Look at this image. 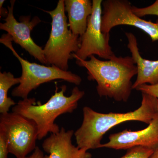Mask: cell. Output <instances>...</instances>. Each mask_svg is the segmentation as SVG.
Wrapping results in <instances>:
<instances>
[{"label": "cell", "mask_w": 158, "mask_h": 158, "mask_svg": "<svg viewBox=\"0 0 158 158\" xmlns=\"http://www.w3.org/2000/svg\"><path fill=\"white\" fill-rule=\"evenodd\" d=\"M73 130L66 131L64 127L60 131L52 134L44 140L42 148L48 155L44 158H91L92 155L72 144Z\"/></svg>", "instance_id": "8fae6325"}, {"label": "cell", "mask_w": 158, "mask_h": 158, "mask_svg": "<svg viewBox=\"0 0 158 158\" xmlns=\"http://www.w3.org/2000/svg\"><path fill=\"white\" fill-rule=\"evenodd\" d=\"M135 90L141 91V93L147 94L158 99V84L155 85L144 84L139 86Z\"/></svg>", "instance_id": "e0dca14e"}, {"label": "cell", "mask_w": 158, "mask_h": 158, "mask_svg": "<svg viewBox=\"0 0 158 158\" xmlns=\"http://www.w3.org/2000/svg\"><path fill=\"white\" fill-rule=\"evenodd\" d=\"M9 142L4 133L0 131V158H8Z\"/></svg>", "instance_id": "ac0fdd59"}, {"label": "cell", "mask_w": 158, "mask_h": 158, "mask_svg": "<svg viewBox=\"0 0 158 158\" xmlns=\"http://www.w3.org/2000/svg\"><path fill=\"white\" fill-rule=\"evenodd\" d=\"M44 154L42 151L37 146L31 155L24 158H44Z\"/></svg>", "instance_id": "d6986e66"}, {"label": "cell", "mask_w": 158, "mask_h": 158, "mask_svg": "<svg viewBox=\"0 0 158 158\" xmlns=\"http://www.w3.org/2000/svg\"><path fill=\"white\" fill-rule=\"evenodd\" d=\"M132 10L136 15L141 18L148 15L158 16V0H156L152 5L144 8H138L132 6Z\"/></svg>", "instance_id": "2e32d148"}, {"label": "cell", "mask_w": 158, "mask_h": 158, "mask_svg": "<svg viewBox=\"0 0 158 158\" xmlns=\"http://www.w3.org/2000/svg\"><path fill=\"white\" fill-rule=\"evenodd\" d=\"M143 146L155 149L158 146V113L147 127L138 131L126 130L110 135L109 141L101 148L116 150L129 149Z\"/></svg>", "instance_id": "30bf717a"}, {"label": "cell", "mask_w": 158, "mask_h": 158, "mask_svg": "<svg viewBox=\"0 0 158 158\" xmlns=\"http://www.w3.org/2000/svg\"><path fill=\"white\" fill-rule=\"evenodd\" d=\"M89 60H76L77 65L87 70L88 78L97 83L99 96L117 102H127L133 85L131 80L137 75L138 69L131 56L117 57L102 61L91 56Z\"/></svg>", "instance_id": "7a4b0ae2"}, {"label": "cell", "mask_w": 158, "mask_h": 158, "mask_svg": "<svg viewBox=\"0 0 158 158\" xmlns=\"http://www.w3.org/2000/svg\"><path fill=\"white\" fill-rule=\"evenodd\" d=\"M5 0H1L0 1V16L1 17H6L9 13L8 9L7 10L6 8L3 7V4L5 2Z\"/></svg>", "instance_id": "ffe728a7"}, {"label": "cell", "mask_w": 158, "mask_h": 158, "mask_svg": "<svg viewBox=\"0 0 158 158\" xmlns=\"http://www.w3.org/2000/svg\"><path fill=\"white\" fill-rule=\"evenodd\" d=\"M157 108H158V105H157Z\"/></svg>", "instance_id": "7402d4cb"}, {"label": "cell", "mask_w": 158, "mask_h": 158, "mask_svg": "<svg viewBox=\"0 0 158 158\" xmlns=\"http://www.w3.org/2000/svg\"><path fill=\"white\" fill-rule=\"evenodd\" d=\"M158 98L142 93L141 106L137 110L126 113H102L85 106L81 127L74 132L77 146L88 151L101 148L104 135L112 128L130 121L149 124L158 113Z\"/></svg>", "instance_id": "6da1fadb"}, {"label": "cell", "mask_w": 158, "mask_h": 158, "mask_svg": "<svg viewBox=\"0 0 158 158\" xmlns=\"http://www.w3.org/2000/svg\"><path fill=\"white\" fill-rule=\"evenodd\" d=\"M65 11L68 13V26L75 35L81 37L88 26L92 14V2L90 0H65Z\"/></svg>", "instance_id": "4fadbf2b"}, {"label": "cell", "mask_w": 158, "mask_h": 158, "mask_svg": "<svg viewBox=\"0 0 158 158\" xmlns=\"http://www.w3.org/2000/svg\"><path fill=\"white\" fill-rule=\"evenodd\" d=\"M15 1H10V6H8L9 13L4 19L5 22L0 23V29L6 31L12 40L24 49L31 56L44 64H46L43 49L37 45L31 37V32L41 22L39 18L35 16L31 19V16H21L19 17L20 22L15 19L13 10Z\"/></svg>", "instance_id": "9c48e42d"}, {"label": "cell", "mask_w": 158, "mask_h": 158, "mask_svg": "<svg viewBox=\"0 0 158 158\" xmlns=\"http://www.w3.org/2000/svg\"><path fill=\"white\" fill-rule=\"evenodd\" d=\"M0 131L9 142V152L16 158H24L36 149L38 132L33 120L12 112L1 114Z\"/></svg>", "instance_id": "8992f818"}, {"label": "cell", "mask_w": 158, "mask_h": 158, "mask_svg": "<svg viewBox=\"0 0 158 158\" xmlns=\"http://www.w3.org/2000/svg\"><path fill=\"white\" fill-rule=\"evenodd\" d=\"M127 39V48L138 69L137 77L133 85V89L144 84L155 85L158 84V60L144 59L139 52L137 38L132 33H125Z\"/></svg>", "instance_id": "7c38bea8"}, {"label": "cell", "mask_w": 158, "mask_h": 158, "mask_svg": "<svg viewBox=\"0 0 158 158\" xmlns=\"http://www.w3.org/2000/svg\"><path fill=\"white\" fill-rule=\"evenodd\" d=\"M149 158H158V146L155 149L152 154Z\"/></svg>", "instance_id": "44dd1931"}, {"label": "cell", "mask_w": 158, "mask_h": 158, "mask_svg": "<svg viewBox=\"0 0 158 158\" xmlns=\"http://www.w3.org/2000/svg\"><path fill=\"white\" fill-rule=\"evenodd\" d=\"M66 90L65 85L59 91L56 87L55 94L43 104H37L34 98L23 99L12 108V112L35 122L38 129V140H41L49 133L60 131L59 126L55 123L56 119L64 113H73L85 94V91L75 87L70 96H66L64 94Z\"/></svg>", "instance_id": "3957f363"}, {"label": "cell", "mask_w": 158, "mask_h": 158, "mask_svg": "<svg viewBox=\"0 0 158 158\" xmlns=\"http://www.w3.org/2000/svg\"><path fill=\"white\" fill-rule=\"evenodd\" d=\"M102 0L92 1V14L88 19L85 33L80 37V46L76 53L72 54L76 60H86L91 56L109 60L115 56L110 44V34L102 31Z\"/></svg>", "instance_id": "ba28073f"}, {"label": "cell", "mask_w": 158, "mask_h": 158, "mask_svg": "<svg viewBox=\"0 0 158 158\" xmlns=\"http://www.w3.org/2000/svg\"><path fill=\"white\" fill-rule=\"evenodd\" d=\"M101 29L103 33L110 34L113 28L120 25L135 27L148 34L152 41L158 40V19L156 23L147 21L136 15L132 6L127 0L103 1Z\"/></svg>", "instance_id": "52a82bcc"}, {"label": "cell", "mask_w": 158, "mask_h": 158, "mask_svg": "<svg viewBox=\"0 0 158 158\" xmlns=\"http://www.w3.org/2000/svg\"><path fill=\"white\" fill-rule=\"evenodd\" d=\"M155 149L143 146H137L128 150L124 156L120 158H149Z\"/></svg>", "instance_id": "9a60e30c"}, {"label": "cell", "mask_w": 158, "mask_h": 158, "mask_svg": "<svg viewBox=\"0 0 158 158\" xmlns=\"http://www.w3.org/2000/svg\"><path fill=\"white\" fill-rule=\"evenodd\" d=\"M12 38L9 34L2 35L0 42L8 48L17 58L21 65L22 73L20 77L19 85L13 89L11 95L13 97L28 98L29 93L40 85L56 80H63L76 85L81 84L82 79L79 76L71 71H64L59 67L32 63L20 56L12 45Z\"/></svg>", "instance_id": "5b68a950"}, {"label": "cell", "mask_w": 158, "mask_h": 158, "mask_svg": "<svg viewBox=\"0 0 158 158\" xmlns=\"http://www.w3.org/2000/svg\"><path fill=\"white\" fill-rule=\"evenodd\" d=\"M64 1L59 0L52 11H44L51 15L52 22L49 38L43 51L47 65L68 71L69 60L73 58V54L78 51L81 42L80 37L69 29Z\"/></svg>", "instance_id": "277c9868"}, {"label": "cell", "mask_w": 158, "mask_h": 158, "mask_svg": "<svg viewBox=\"0 0 158 158\" xmlns=\"http://www.w3.org/2000/svg\"><path fill=\"white\" fill-rule=\"evenodd\" d=\"M20 82L19 77H15L11 73H0V113H9L10 108L16 105L15 102L8 96V91L12 86Z\"/></svg>", "instance_id": "5bb4252c"}]
</instances>
